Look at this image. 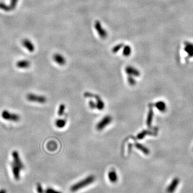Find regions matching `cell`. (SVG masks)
<instances>
[{
    "mask_svg": "<svg viewBox=\"0 0 193 193\" xmlns=\"http://www.w3.org/2000/svg\"><path fill=\"white\" fill-rule=\"evenodd\" d=\"M18 2V0H11L10 4L9 6L10 7L11 10H13L15 8H16Z\"/></svg>",
    "mask_w": 193,
    "mask_h": 193,
    "instance_id": "603a6c76",
    "label": "cell"
},
{
    "mask_svg": "<svg viewBox=\"0 0 193 193\" xmlns=\"http://www.w3.org/2000/svg\"><path fill=\"white\" fill-rule=\"evenodd\" d=\"M88 104H89V106H90V108H92V109H94V108H96V103H95V102H93L92 100H90V101L89 102Z\"/></svg>",
    "mask_w": 193,
    "mask_h": 193,
    "instance_id": "4316f807",
    "label": "cell"
},
{
    "mask_svg": "<svg viewBox=\"0 0 193 193\" xmlns=\"http://www.w3.org/2000/svg\"><path fill=\"white\" fill-rule=\"evenodd\" d=\"M126 72L128 75L138 77L140 75V72L138 70L136 69L134 67L128 66L126 67Z\"/></svg>",
    "mask_w": 193,
    "mask_h": 193,
    "instance_id": "ba28073f",
    "label": "cell"
},
{
    "mask_svg": "<svg viewBox=\"0 0 193 193\" xmlns=\"http://www.w3.org/2000/svg\"><path fill=\"white\" fill-rule=\"evenodd\" d=\"M0 193H7V192L5 189H2L0 190Z\"/></svg>",
    "mask_w": 193,
    "mask_h": 193,
    "instance_id": "f1b7e54d",
    "label": "cell"
},
{
    "mask_svg": "<svg viewBox=\"0 0 193 193\" xmlns=\"http://www.w3.org/2000/svg\"><path fill=\"white\" fill-rule=\"evenodd\" d=\"M45 193H62L61 192L57 191V190L54 189L52 188H48L45 190Z\"/></svg>",
    "mask_w": 193,
    "mask_h": 193,
    "instance_id": "d4e9b609",
    "label": "cell"
},
{
    "mask_svg": "<svg viewBox=\"0 0 193 193\" xmlns=\"http://www.w3.org/2000/svg\"><path fill=\"white\" fill-rule=\"evenodd\" d=\"M37 190L38 193H44L45 192L43 189V187L40 183H38L37 186Z\"/></svg>",
    "mask_w": 193,
    "mask_h": 193,
    "instance_id": "484cf974",
    "label": "cell"
},
{
    "mask_svg": "<svg viewBox=\"0 0 193 193\" xmlns=\"http://www.w3.org/2000/svg\"><path fill=\"white\" fill-rule=\"evenodd\" d=\"M122 46V44H120V45H119L117 46L116 47H115L113 49V52L114 53H116L118 52V51L121 48V47Z\"/></svg>",
    "mask_w": 193,
    "mask_h": 193,
    "instance_id": "83f0119b",
    "label": "cell"
},
{
    "mask_svg": "<svg viewBox=\"0 0 193 193\" xmlns=\"http://www.w3.org/2000/svg\"><path fill=\"white\" fill-rule=\"evenodd\" d=\"M22 43H23V45L24 47L27 48L29 52H33V51H35V46L33 44V43L29 39H24L23 40Z\"/></svg>",
    "mask_w": 193,
    "mask_h": 193,
    "instance_id": "30bf717a",
    "label": "cell"
},
{
    "mask_svg": "<svg viewBox=\"0 0 193 193\" xmlns=\"http://www.w3.org/2000/svg\"><path fill=\"white\" fill-rule=\"evenodd\" d=\"M66 109V106L64 104H61L59 106V110H58V115L59 116H62L63 115Z\"/></svg>",
    "mask_w": 193,
    "mask_h": 193,
    "instance_id": "44dd1931",
    "label": "cell"
},
{
    "mask_svg": "<svg viewBox=\"0 0 193 193\" xmlns=\"http://www.w3.org/2000/svg\"><path fill=\"white\" fill-rule=\"evenodd\" d=\"M94 97L96 99V108L99 110H102L104 108L105 104L104 102L102 100L100 96L96 94H92V98Z\"/></svg>",
    "mask_w": 193,
    "mask_h": 193,
    "instance_id": "7c38bea8",
    "label": "cell"
},
{
    "mask_svg": "<svg viewBox=\"0 0 193 193\" xmlns=\"http://www.w3.org/2000/svg\"><path fill=\"white\" fill-rule=\"evenodd\" d=\"M3 119L10 122H17L21 120V116L18 114L11 113L8 110H3L1 113Z\"/></svg>",
    "mask_w": 193,
    "mask_h": 193,
    "instance_id": "7a4b0ae2",
    "label": "cell"
},
{
    "mask_svg": "<svg viewBox=\"0 0 193 193\" xmlns=\"http://www.w3.org/2000/svg\"><path fill=\"white\" fill-rule=\"evenodd\" d=\"M108 179L110 180V182L112 183H115L118 181V174L115 170L113 169L108 173Z\"/></svg>",
    "mask_w": 193,
    "mask_h": 193,
    "instance_id": "5bb4252c",
    "label": "cell"
},
{
    "mask_svg": "<svg viewBox=\"0 0 193 193\" xmlns=\"http://www.w3.org/2000/svg\"><path fill=\"white\" fill-rule=\"evenodd\" d=\"M180 179L178 178H175L172 180L169 186L166 188V193H174L177 190V188L179 185Z\"/></svg>",
    "mask_w": 193,
    "mask_h": 193,
    "instance_id": "8992f818",
    "label": "cell"
},
{
    "mask_svg": "<svg viewBox=\"0 0 193 193\" xmlns=\"http://www.w3.org/2000/svg\"><path fill=\"white\" fill-rule=\"evenodd\" d=\"M128 81L129 84H130L131 85H134L136 83L135 78L132 76H130V75L128 77Z\"/></svg>",
    "mask_w": 193,
    "mask_h": 193,
    "instance_id": "cb8c5ba5",
    "label": "cell"
},
{
    "mask_svg": "<svg viewBox=\"0 0 193 193\" xmlns=\"http://www.w3.org/2000/svg\"><path fill=\"white\" fill-rule=\"evenodd\" d=\"M153 116V112L152 107V105H150V109L149 111V113L147 115V124L149 128L151 127V124L152 122Z\"/></svg>",
    "mask_w": 193,
    "mask_h": 193,
    "instance_id": "4fadbf2b",
    "label": "cell"
},
{
    "mask_svg": "<svg viewBox=\"0 0 193 193\" xmlns=\"http://www.w3.org/2000/svg\"><path fill=\"white\" fill-rule=\"evenodd\" d=\"M155 106L158 110H159L161 112H164L166 110V104L163 102H156Z\"/></svg>",
    "mask_w": 193,
    "mask_h": 193,
    "instance_id": "e0dca14e",
    "label": "cell"
},
{
    "mask_svg": "<svg viewBox=\"0 0 193 193\" xmlns=\"http://www.w3.org/2000/svg\"><path fill=\"white\" fill-rule=\"evenodd\" d=\"M47 147L49 151H54V150H55V149L57 148V145L55 142L52 141L48 143L47 144Z\"/></svg>",
    "mask_w": 193,
    "mask_h": 193,
    "instance_id": "ffe728a7",
    "label": "cell"
},
{
    "mask_svg": "<svg viewBox=\"0 0 193 193\" xmlns=\"http://www.w3.org/2000/svg\"><path fill=\"white\" fill-rule=\"evenodd\" d=\"M95 27L96 29V31L98 33L99 35L102 38H106L107 37V32L102 27L101 24L99 22L96 21L95 24Z\"/></svg>",
    "mask_w": 193,
    "mask_h": 193,
    "instance_id": "9c48e42d",
    "label": "cell"
},
{
    "mask_svg": "<svg viewBox=\"0 0 193 193\" xmlns=\"http://www.w3.org/2000/svg\"><path fill=\"white\" fill-rule=\"evenodd\" d=\"M135 147H136L137 149H138V150L141 151L142 152L144 153L145 155H148L150 153V151L147 149V147H145L143 145L141 144L136 143L135 144Z\"/></svg>",
    "mask_w": 193,
    "mask_h": 193,
    "instance_id": "2e32d148",
    "label": "cell"
},
{
    "mask_svg": "<svg viewBox=\"0 0 193 193\" xmlns=\"http://www.w3.org/2000/svg\"><path fill=\"white\" fill-rule=\"evenodd\" d=\"M112 121V118L110 115L105 116L98 123L96 126V129L98 130H102Z\"/></svg>",
    "mask_w": 193,
    "mask_h": 193,
    "instance_id": "5b68a950",
    "label": "cell"
},
{
    "mask_svg": "<svg viewBox=\"0 0 193 193\" xmlns=\"http://www.w3.org/2000/svg\"><path fill=\"white\" fill-rule=\"evenodd\" d=\"M55 125L58 128H63L66 124V120L64 119H57L55 121Z\"/></svg>",
    "mask_w": 193,
    "mask_h": 193,
    "instance_id": "ac0fdd59",
    "label": "cell"
},
{
    "mask_svg": "<svg viewBox=\"0 0 193 193\" xmlns=\"http://www.w3.org/2000/svg\"><path fill=\"white\" fill-rule=\"evenodd\" d=\"M155 135V133L152 132V131H149V130H144L140 133L139 134L137 135V138L138 139H143L144 137L147 135Z\"/></svg>",
    "mask_w": 193,
    "mask_h": 193,
    "instance_id": "9a60e30c",
    "label": "cell"
},
{
    "mask_svg": "<svg viewBox=\"0 0 193 193\" xmlns=\"http://www.w3.org/2000/svg\"><path fill=\"white\" fill-rule=\"evenodd\" d=\"M0 9L4 11H10L11 10L9 5H7L3 2H0Z\"/></svg>",
    "mask_w": 193,
    "mask_h": 193,
    "instance_id": "d6986e66",
    "label": "cell"
},
{
    "mask_svg": "<svg viewBox=\"0 0 193 193\" xmlns=\"http://www.w3.org/2000/svg\"><path fill=\"white\" fill-rule=\"evenodd\" d=\"M53 60L56 63L60 66H63L66 64V59L62 55L59 54H55L54 55Z\"/></svg>",
    "mask_w": 193,
    "mask_h": 193,
    "instance_id": "52a82bcc",
    "label": "cell"
},
{
    "mask_svg": "<svg viewBox=\"0 0 193 193\" xmlns=\"http://www.w3.org/2000/svg\"><path fill=\"white\" fill-rule=\"evenodd\" d=\"M131 48L129 46H126L123 50V55L125 56H128L131 54Z\"/></svg>",
    "mask_w": 193,
    "mask_h": 193,
    "instance_id": "7402d4cb",
    "label": "cell"
},
{
    "mask_svg": "<svg viewBox=\"0 0 193 193\" xmlns=\"http://www.w3.org/2000/svg\"><path fill=\"white\" fill-rule=\"evenodd\" d=\"M30 62L27 60H20L16 63V66L20 69H27L30 67Z\"/></svg>",
    "mask_w": 193,
    "mask_h": 193,
    "instance_id": "8fae6325",
    "label": "cell"
},
{
    "mask_svg": "<svg viewBox=\"0 0 193 193\" xmlns=\"http://www.w3.org/2000/svg\"><path fill=\"white\" fill-rule=\"evenodd\" d=\"M27 99L29 102H37L39 104H45L47 102V98L45 96L32 93L27 94Z\"/></svg>",
    "mask_w": 193,
    "mask_h": 193,
    "instance_id": "277c9868",
    "label": "cell"
},
{
    "mask_svg": "<svg viewBox=\"0 0 193 193\" xmlns=\"http://www.w3.org/2000/svg\"><path fill=\"white\" fill-rule=\"evenodd\" d=\"M11 155L13 158V161L11 162V165L16 166L17 167L19 168L21 170H23L24 169V165L20 157L18 152L16 150H15L12 152Z\"/></svg>",
    "mask_w": 193,
    "mask_h": 193,
    "instance_id": "3957f363",
    "label": "cell"
},
{
    "mask_svg": "<svg viewBox=\"0 0 193 193\" xmlns=\"http://www.w3.org/2000/svg\"><path fill=\"white\" fill-rule=\"evenodd\" d=\"M94 180H95V177L94 175H88V177H86L85 179L82 180L72 185L70 188V190L72 192H75L76 191L80 190L82 188L85 187L86 186H88V185L91 184L92 183H93L94 181Z\"/></svg>",
    "mask_w": 193,
    "mask_h": 193,
    "instance_id": "6da1fadb",
    "label": "cell"
}]
</instances>
